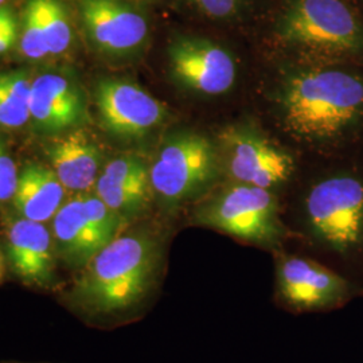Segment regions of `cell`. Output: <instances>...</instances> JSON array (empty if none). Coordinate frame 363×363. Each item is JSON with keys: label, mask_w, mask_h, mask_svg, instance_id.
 I'll return each instance as SVG.
<instances>
[{"label": "cell", "mask_w": 363, "mask_h": 363, "mask_svg": "<svg viewBox=\"0 0 363 363\" xmlns=\"http://www.w3.org/2000/svg\"><path fill=\"white\" fill-rule=\"evenodd\" d=\"M42 25L49 54L65 52L72 42V28L64 6L58 0H39Z\"/></svg>", "instance_id": "cell-19"}, {"label": "cell", "mask_w": 363, "mask_h": 363, "mask_svg": "<svg viewBox=\"0 0 363 363\" xmlns=\"http://www.w3.org/2000/svg\"><path fill=\"white\" fill-rule=\"evenodd\" d=\"M16 25V19L13 16V11L4 7H0V30L6 28V27Z\"/></svg>", "instance_id": "cell-24"}, {"label": "cell", "mask_w": 363, "mask_h": 363, "mask_svg": "<svg viewBox=\"0 0 363 363\" xmlns=\"http://www.w3.org/2000/svg\"><path fill=\"white\" fill-rule=\"evenodd\" d=\"M96 194L123 220L140 216L152 199L150 169L136 156H120L105 166Z\"/></svg>", "instance_id": "cell-15"}, {"label": "cell", "mask_w": 363, "mask_h": 363, "mask_svg": "<svg viewBox=\"0 0 363 363\" xmlns=\"http://www.w3.org/2000/svg\"><path fill=\"white\" fill-rule=\"evenodd\" d=\"M284 43L339 62H363V21L346 0H294L277 25Z\"/></svg>", "instance_id": "cell-3"}, {"label": "cell", "mask_w": 363, "mask_h": 363, "mask_svg": "<svg viewBox=\"0 0 363 363\" xmlns=\"http://www.w3.org/2000/svg\"><path fill=\"white\" fill-rule=\"evenodd\" d=\"M217 152L201 133L171 136L150 169L154 194L163 205L175 208L203 193L217 177Z\"/></svg>", "instance_id": "cell-6"}, {"label": "cell", "mask_w": 363, "mask_h": 363, "mask_svg": "<svg viewBox=\"0 0 363 363\" xmlns=\"http://www.w3.org/2000/svg\"><path fill=\"white\" fill-rule=\"evenodd\" d=\"M229 171L237 183L271 190L292 175L294 157L267 138L247 128H229L220 135Z\"/></svg>", "instance_id": "cell-11"}, {"label": "cell", "mask_w": 363, "mask_h": 363, "mask_svg": "<svg viewBox=\"0 0 363 363\" xmlns=\"http://www.w3.org/2000/svg\"><path fill=\"white\" fill-rule=\"evenodd\" d=\"M16 37H18V25H13L0 30V54L13 48Z\"/></svg>", "instance_id": "cell-23"}, {"label": "cell", "mask_w": 363, "mask_h": 363, "mask_svg": "<svg viewBox=\"0 0 363 363\" xmlns=\"http://www.w3.org/2000/svg\"><path fill=\"white\" fill-rule=\"evenodd\" d=\"M6 272H7V261H6V256H4L3 250L0 249V283L4 280Z\"/></svg>", "instance_id": "cell-25"}, {"label": "cell", "mask_w": 363, "mask_h": 363, "mask_svg": "<svg viewBox=\"0 0 363 363\" xmlns=\"http://www.w3.org/2000/svg\"><path fill=\"white\" fill-rule=\"evenodd\" d=\"M79 15L94 48L108 55H128L147 38L142 13L120 0H78Z\"/></svg>", "instance_id": "cell-13"}, {"label": "cell", "mask_w": 363, "mask_h": 363, "mask_svg": "<svg viewBox=\"0 0 363 363\" xmlns=\"http://www.w3.org/2000/svg\"><path fill=\"white\" fill-rule=\"evenodd\" d=\"M18 169L13 157L7 152L3 142L0 140V205L13 201L16 184H18Z\"/></svg>", "instance_id": "cell-21"}, {"label": "cell", "mask_w": 363, "mask_h": 363, "mask_svg": "<svg viewBox=\"0 0 363 363\" xmlns=\"http://www.w3.org/2000/svg\"><path fill=\"white\" fill-rule=\"evenodd\" d=\"M21 50L30 60H42L49 55L48 43L42 25L39 0H27L23 13V30L21 38Z\"/></svg>", "instance_id": "cell-20"}, {"label": "cell", "mask_w": 363, "mask_h": 363, "mask_svg": "<svg viewBox=\"0 0 363 363\" xmlns=\"http://www.w3.org/2000/svg\"><path fill=\"white\" fill-rule=\"evenodd\" d=\"M4 1H6V0H0V7L3 6V3H4Z\"/></svg>", "instance_id": "cell-26"}, {"label": "cell", "mask_w": 363, "mask_h": 363, "mask_svg": "<svg viewBox=\"0 0 363 363\" xmlns=\"http://www.w3.org/2000/svg\"><path fill=\"white\" fill-rule=\"evenodd\" d=\"M169 55L172 76L190 91L218 96L235 82L232 54L208 39L182 37L169 46Z\"/></svg>", "instance_id": "cell-12"}, {"label": "cell", "mask_w": 363, "mask_h": 363, "mask_svg": "<svg viewBox=\"0 0 363 363\" xmlns=\"http://www.w3.org/2000/svg\"><path fill=\"white\" fill-rule=\"evenodd\" d=\"M65 190L52 169L40 163H27L18 177L11 202L16 216L46 223L65 203Z\"/></svg>", "instance_id": "cell-17"}, {"label": "cell", "mask_w": 363, "mask_h": 363, "mask_svg": "<svg viewBox=\"0 0 363 363\" xmlns=\"http://www.w3.org/2000/svg\"><path fill=\"white\" fill-rule=\"evenodd\" d=\"M201 13L214 19H228L240 13L247 0H191Z\"/></svg>", "instance_id": "cell-22"}, {"label": "cell", "mask_w": 363, "mask_h": 363, "mask_svg": "<svg viewBox=\"0 0 363 363\" xmlns=\"http://www.w3.org/2000/svg\"><path fill=\"white\" fill-rule=\"evenodd\" d=\"M94 99L105 130L117 138H143L167 116L160 101L127 79H100L94 89Z\"/></svg>", "instance_id": "cell-9"}, {"label": "cell", "mask_w": 363, "mask_h": 363, "mask_svg": "<svg viewBox=\"0 0 363 363\" xmlns=\"http://www.w3.org/2000/svg\"><path fill=\"white\" fill-rule=\"evenodd\" d=\"M312 238L342 259L363 250V179L339 172L313 184L304 201Z\"/></svg>", "instance_id": "cell-4"}, {"label": "cell", "mask_w": 363, "mask_h": 363, "mask_svg": "<svg viewBox=\"0 0 363 363\" xmlns=\"http://www.w3.org/2000/svg\"><path fill=\"white\" fill-rule=\"evenodd\" d=\"M125 222L99 195L78 194L65 202L52 218L57 256L67 268L79 272L116 238Z\"/></svg>", "instance_id": "cell-7"}, {"label": "cell", "mask_w": 363, "mask_h": 363, "mask_svg": "<svg viewBox=\"0 0 363 363\" xmlns=\"http://www.w3.org/2000/svg\"><path fill=\"white\" fill-rule=\"evenodd\" d=\"M30 118L42 132L74 130L88 118L86 97L65 74H40L31 84Z\"/></svg>", "instance_id": "cell-14"}, {"label": "cell", "mask_w": 363, "mask_h": 363, "mask_svg": "<svg viewBox=\"0 0 363 363\" xmlns=\"http://www.w3.org/2000/svg\"><path fill=\"white\" fill-rule=\"evenodd\" d=\"M7 267L27 286L42 291L58 288L57 252L45 223L15 216L4 220Z\"/></svg>", "instance_id": "cell-10"}, {"label": "cell", "mask_w": 363, "mask_h": 363, "mask_svg": "<svg viewBox=\"0 0 363 363\" xmlns=\"http://www.w3.org/2000/svg\"><path fill=\"white\" fill-rule=\"evenodd\" d=\"M362 294V286L315 259L286 255L276 261L274 295L288 311H333Z\"/></svg>", "instance_id": "cell-8"}, {"label": "cell", "mask_w": 363, "mask_h": 363, "mask_svg": "<svg viewBox=\"0 0 363 363\" xmlns=\"http://www.w3.org/2000/svg\"><path fill=\"white\" fill-rule=\"evenodd\" d=\"M193 223L269 249L279 247L286 237L272 191L244 183L203 201L193 213Z\"/></svg>", "instance_id": "cell-5"}, {"label": "cell", "mask_w": 363, "mask_h": 363, "mask_svg": "<svg viewBox=\"0 0 363 363\" xmlns=\"http://www.w3.org/2000/svg\"><path fill=\"white\" fill-rule=\"evenodd\" d=\"M52 171L65 189L85 194L100 177L103 154L89 133L76 130L55 139L49 147Z\"/></svg>", "instance_id": "cell-16"}, {"label": "cell", "mask_w": 363, "mask_h": 363, "mask_svg": "<svg viewBox=\"0 0 363 363\" xmlns=\"http://www.w3.org/2000/svg\"><path fill=\"white\" fill-rule=\"evenodd\" d=\"M286 128L303 139L335 144L363 125V74L347 66H320L286 78L281 91Z\"/></svg>", "instance_id": "cell-2"}, {"label": "cell", "mask_w": 363, "mask_h": 363, "mask_svg": "<svg viewBox=\"0 0 363 363\" xmlns=\"http://www.w3.org/2000/svg\"><path fill=\"white\" fill-rule=\"evenodd\" d=\"M31 84L23 72L0 73V127L19 128L28 121Z\"/></svg>", "instance_id": "cell-18"}, {"label": "cell", "mask_w": 363, "mask_h": 363, "mask_svg": "<svg viewBox=\"0 0 363 363\" xmlns=\"http://www.w3.org/2000/svg\"><path fill=\"white\" fill-rule=\"evenodd\" d=\"M163 244L140 229L120 233L78 273L64 295L74 311L96 320H120L142 310L159 288Z\"/></svg>", "instance_id": "cell-1"}]
</instances>
